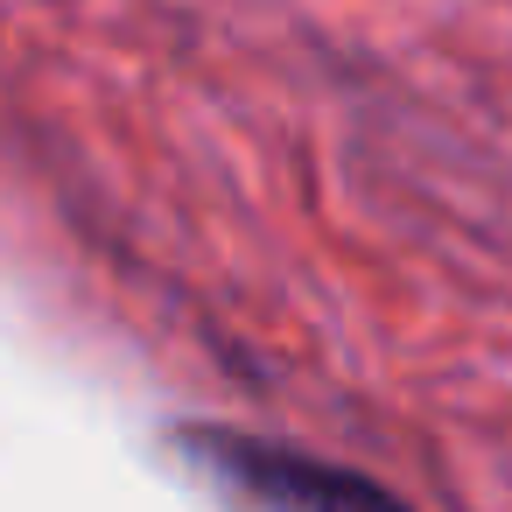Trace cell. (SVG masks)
I'll use <instances>...</instances> for the list:
<instances>
[{"label": "cell", "mask_w": 512, "mask_h": 512, "mask_svg": "<svg viewBox=\"0 0 512 512\" xmlns=\"http://www.w3.org/2000/svg\"><path fill=\"white\" fill-rule=\"evenodd\" d=\"M169 442L232 512H414L372 470L316 456L302 442L232 428V421H176Z\"/></svg>", "instance_id": "6da1fadb"}]
</instances>
